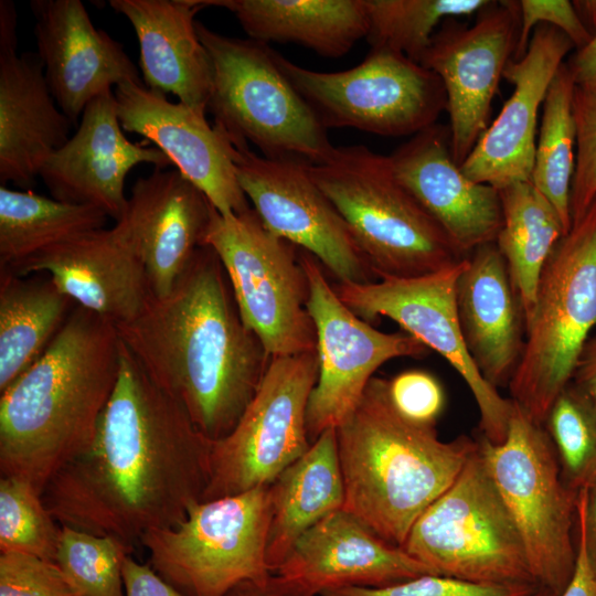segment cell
<instances>
[{
  "label": "cell",
  "instance_id": "21",
  "mask_svg": "<svg viewBox=\"0 0 596 596\" xmlns=\"http://www.w3.org/2000/svg\"><path fill=\"white\" fill-rule=\"evenodd\" d=\"M38 55L61 110L78 125L86 106L124 82H142L123 45L96 29L79 0H33Z\"/></svg>",
  "mask_w": 596,
  "mask_h": 596
},
{
  "label": "cell",
  "instance_id": "30",
  "mask_svg": "<svg viewBox=\"0 0 596 596\" xmlns=\"http://www.w3.org/2000/svg\"><path fill=\"white\" fill-rule=\"evenodd\" d=\"M269 492L266 562L275 573L306 531L343 509L345 493L336 428L323 432L300 458L280 472L269 485Z\"/></svg>",
  "mask_w": 596,
  "mask_h": 596
},
{
  "label": "cell",
  "instance_id": "47",
  "mask_svg": "<svg viewBox=\"0 0 596 596\" xmlns=\"http://www.w3.org/2000/svg\"><path fill=\"white\" fill-rule=\"evenodd\" d=\"M570 384L596 414V336H590L584 344Z\"/></svg>",
  "mask_w": 596,
  "mask_h": 596
},
{
  "label": "cell",
  "instance_id": "32",
  "mask_svg": "<svg viewBox=\"0 0 596 596\" xmlns=\"http://www.w3.org/2000/svg\"><path fill=\"white\" fill-rule=\"evenodd\" d=\"M498 191L502 224L494 243L505 260L528 321L542 269L566 230L554 206L531 181L514 182Z\"/></svg>",
  "mask_w": 596,
  "mask_h": 596
},
{
  "label": "cell",
  "instance_id": "13",
  "mask_svg": "<svg viewBox=\"0 0 596 596\" xmlns=\"http://www.w3.org/2000/svg\"><path fill=\"white\" fill-rule=\"evenodd\" d=\"M318 374L317 351L272 358L236 426L213 440L201 501L269 486L310 448L306 416Z\"/></svg>",
  "mask_w": 596,
  "mask_h": 596
},
{
  "label": "cell",
  "instance_id": "42",
  "mask_svg": "<svg viewBox=\"0 0 596 596\" xmlns=\"http://www.w3.org/2000/svg\"><path fill=\"white\" fill-rule=\"evenodd\" d=\"M389 396L405 418L422 425H436L441 415L446 395L443 385L432 373L413 369L387 380Z\"/></svg>",
  "mask_w": 596,
  "mask_h": 596
},
{
  "label": "cell",
  "instance_id": "2",
  "mask_svg": "<svg viewBox=\"0 0 596 596\" xmlns=\"http://www.w3.org/2000/svg\"><path fill=\"white\" fill-rule=\"evenodd\" d=\"M116 328L148 375L211 440L233 430L272 361L241 319L222 263L205 245L169 294L151 295L135 319Z\"/></svg>",
  "mask_w": 596,
  "mask_h": 596
},
{
  "label": "cell",
  "instance_id": "16",
  "mask_svg": "<svg viewBox=\"0 0 596 596\" xmlns=\"http://www.w3.org/2000/svg\"><path fill=\"white\" fill-rule=\"evenodd\" d=\"M238 183L264 226L315 256L340 283L373 281L374 274L344 220L298 158H268L235 148Z\"/></svg>",
  "mask_w": 596,
  "mask_h": 596
},
{
  "label": "cell",
  "instance_id": "28",
  "mask_svg": "<svg viewBox=\"0 0 596 596\" xmlns=\"http://www.w3.org/2000/svg\"><path fill=\"white\" fill-rule=\"evenodd\" d=\"M132 25L139 43L143 84L206 111L212 65L199 39L195 14L201 0H110Z\"/></svg>",
  "mask_w": 596,
  "mask_h": 596
},
{
  "label": "cell",
  "instance_id": "17",
  "mask_svg": "<svg viewBox=\"0 0 596 596\" xmlns=\"http://www.w3.org/2000/svg\"><path fill=\"white\" fill-rule=\"evenodd\" d=\"M519 29V1H490L472 25L445 20L421 58L419 64L444 85L450 149L459 166L488 127L491 103L513 58Z\"/></svg>",
  "mask_w": 596,
  "mask_h": 596
},
{
  "label": "cell",
  "instance_id": "51",
  "mask_svg": "<svg viewBox=\"0 0 596 596\" xmlns=\"http://www.w3.org/2000/svg\"><path fill=\"white\" fill-rule=\"evenodd\" d=\"M572 2L579 19L593 35L596 32V0H577Z\"/></svg>",
  "mask_w": 596,
  "mask_h": 596
},
{
  "label": "cell",
  "instance_id": "9",
  "mask_svg": "<svg viewBox=\"0 0 596 596\" xmlns=\"http://www.w3.org/2000/svg\"><path fill=\"white\" fill-rule=\"evenodd\" d=\"M478 444L522 538L535 583L558 596L575 566L578 492L564 481L549 434L513 403L505 439L491 444L481 437Z\"/></svg>",
  "mask_w": 596,
  "mask_h": 596
},
{
  "label": "cell",
  "instance_id": "19",
  "mask_svg": "<svg viewBox=\"0 0 596 596\" xmlns=\"http://www.w3.org/2000/svg\"><path fill=\"white\" fill-rule=\"evenodd\" d=\"M574 47L558 29L539 24L519 60H511L503 77L513 92L498 116L460 166L472 181L500 190L530 181L539 130V114L547 89Z\"/></svg>",
  "mask_w": 596,
  "mask_h": 596
},
{
  "label": "cell",
  "instance_id": "50",
  "mask_svg": "<svg viewBox=\"0 0 596 596\" xmlns=\"http://www.w3.org/2000/svg\"><path fill=\"white\" fill-rule=\"evenodd\" d=\"M587 535L589 549L596 560V482L588 490Z\"/></svg>",
  "mask_w": 596,
  "mask_h": 596
},
{
  "label": "cell",
  "instance_id": "5",
  "mask_svg": "<svg viewBox=\"0 0 596 596\" xmlns=\"http://www.w3.org/2000/svg\"><path fill=\"white\" fill-rule=\"evenodd\" d=\"M309 170L377 279L422 276L467 258L400 183L387 156L334 147Z\"/></svg>",
  "mask_w": 596,
  "mask_h": 596
},
{
  "label": "cell",
  "instance_id": "11",
  "mask_svg": "<svg viewBox=\"0 0 596 596\" xmlns=\"http://www.w3.org/2000/svg\"><path fill=\"white\" fill-rule=\"evenodd\" d=\"M269 486L199 501L183 521L143 535L151 567L184 596H225L244 581H264Z\"/></svg>",
  "mask_w": 596,
  "mask_h": 596
},
{
  "label": "cell",
  "instance_id": "6",
  "mask_svg": "<svg viewBox=\"0 0 596 596\" xmlns=\"http://www.w3.org/2000/svg\"><path fill=\"white\" fill-rule=\"evenodd\" d=\"M212 65L206 111L235 148L255 145L268 158L316 164L333 146L327 129L280 68L276 52L252 39L231 38L196 21Z\"/></svg>",
  "mask_w": 596,
  "mask_h": 596
},
{
  "label": "cell",
  "instance_id": "27",
  "mask_svg": "<svg viewBox=\"0 0 596 596\" xmlns=\"http://www.w3.org/2000/svg\"><path fill=\"white\" fill-rule=\"evenodd\" d=\"M36 53L0 52V182L31 190L46 160L71 138Z\"/></svg>",
  "mask_w": 596,
  "mask_h": 596
},
{
  "label": "cell",
  "instance_id": "24",
  "mask_svg": "<svg viewBox=\"0 0 596 596\" xmlns=\"http://www.w3.org/2000/svg\"><path fill=\"white\" fill-rule=\"evenodd\" d=\"M9 269L21 276L46 273L75 305L115 324L135 319L151 296L140 259L115 226L71 238Z\"/></svg>",
  "mask_w": 596,
  "mask_h": 596
},
{
  "label": "cell",
  "instance_id": "49",
  "mask_svg": "<svg viewBox=\"0 0 596 596\" xmlns=\"http://www.w3.org/2000/svg\"><path fill=\"white\" fill-rule=\"evenodd\" d=\"M17 10L10 0L0 1V52L17 51Z\"/></svg>",
  "mask_w": 596,
  "mask_h": 596
},
{
  "label": "cell",
  "instance_id": "10",
  "mask_svg": "<svg viewBox=\"0 0 596 596\" xmlns=\"http://www.w3.org/2000/svg\"><path fill=\"white\" fill-rule=\"evenodd\" d=\"M222 263L238 313L272 358L317 351L309 281L296 246L269 232L254 209L214 207L203 236Z\"/></svg>",
  "mask_w": 596,
  "mask_h": 596
},
{
  "label": "cell",
  "instance_id": "22",
  "mask_svg": "<svg viewBox=\"0 0 596 596\" xmlns=\"http://www.w3.org/2000/svg\"><path fill=\"white\" fill-rule=\"evenodd\" d=\"M387 157L400 183L464 256L496 242L502 224L499 191L461 171L448 127L435 124Z\"/></svg>",
  "mask_w": 596,
  "mask_h": 596
},
{
  "label": "cell",
  "instance_id": "3",
  "mask_svg": "<svg viewBox=\"0 0 596 596\" xmlns=\"http://www.w3.org/2000/svg\"><path fill=\"white\" fill-rule=\"evenodd\" d=\"M116 324L75 305L41 356L0 392V475L42 493L92 444L116 386Z\"/></svg>",
  "mask_w": 596,
  "mask_h": 596
},
{
  "label": "cell",
  "instance_id": "1",
  "mask_svg": "<svg viewBox=\"0 0 596 596\" xmlns=\"http://www.w3.org/2000/svg\"><path fill=\"white\" fill-rule=\"evenodd\" d=\"M212 445L121 342L118 380L91 446L52 477L42 500L61 526L132 551L202 500Z\"/></svg>",
  "mask_w": 596,
  "mask_h": 596
},
{
  "label": "cell",
  "instance_id": "40",
  "mask_svg": "<svg viewBox=\"0 0 596 596\" xmlns=\"http://www.w3.org/2000/svg\"><path fill=\"white\" fill-rule=\"evenodd\" d=\"M535 584H478L428 574L384 587H343L321 596H530Z\"/></svg>",
  "mask_w": 596,
  "mask_h": 596
},
{
  "label": "cell",
  "instance_id": "45",
  "mask_svg": "<svg viewBox=\"0 0 596 596\" xmlns=\"http://www.w3.org/2000/svg\"><path fill=\"white\" fill-rule=\"evenodd\" d=\"M125 596H184L166 582L150 564H142L128 554L123 563Z\"/></svg>",
  "mask_w": 596,
  "mask_h": 596
},
{
  "label": "cell",
  "instance_id": "43",
  "mask_svg": "<svg viewBox=\"0 0 596 596\" xmlns=\"http://www.w3.org/2000/svg\"><path fill=\"white\" fill-rule=\"evenodd\" d=\"M520 29L518 44L512 60L521 58L530 43L534 28L547 24L558 29L577 50L585 46L592 34L579 19L572 1L568 0H520Z\"/></svg>",
  "mask_w": 596,
  "mask_h": 596
},
{
  "label": "cell",
  "instance_id": "33",
  "mask_svg": "<svg viewBox=\"0 0 596 596\" xmlns=\"http://www.w3.org/2000/svg\"><path fill=\"white\" fill-rule=\"evenodd\" d=\"M107 214L74 204L0 187V267H13L82 234L104 228Z\"/></svg>",
  "mask_w": 596,
  "mask_h": 596
},
{
  "label": "cell",
  "instance_id": "7",
  "mask_svg": "<svg viewBox=\"0 0 596 596\" xmlns=\"http://www.w3.org/2000/svg\"><path fill=\"white\" fill-rule=\"evenodd\" d=\"M596 328V200L562 236L539 279L511 401L543 425Z\"/></svg>",
  "mask_w": 596,
  "mask_h": 596
},
{
  "label": "cell",
  "instance_id": "35",
  "mask_svg": "<svg viewBox=\"0 0 596 596\" xmlns=\"http://www.w3.org/2000/svg\"><path fill=\"white\" fill-rule=\"evenodd\" d=\"M371 47L398 52L419 63L447 19L478 13L487 0H365Z\"/></svg>",
  "mask_w": 596,
  "mask_h": 596
},
{
  "label": "cell",
  "instance_id": "37",
  "mask_svg": "<svg viewBox=\"0 0 596 596\" xmlns=\"http://www.w3.org/2000/svg\"><path fill=\"white\" fill-rule=\"evenodd\" d=\"M131 552L113 538L62 526L55 563L79 596H125L123 563Z\"/></svg>",
  "mask_w": 596,
  "mask_h": 596
},
{
  "label": "cell",
  "instance_id": "18",
  "mask_svg": "<svg viewBox=\"0 0 596 596\" xmlns=\"http://www.w3.org/2000/svg\"><path fill=\"white\" fill-rule=\"evenodd\" d=\"M114 94L123 129L153 142L219 213L251 209L236 177L235 147L222 129L207 123L206 111L172 103L142 82H124Z\"/></svg>",
  "mask_w": 596,
  "mask_h": 596
},
{
  "label": "cell",
  "instance_id": "31",
  "mask_svg": "<svg viewBox=\"0 0 596 596\" xmlns=\"http://www.w3.org/2000/svg\"><path fill=\"white\" fill-rule=\"evenodd\" d=\"M74 306L49 275L0 267V392L41 356Z\"/></svg>",
  "mask_w": 596,
  "mask_h": 596
},
{
  "label": "cell",
  "instance_id": "36",
  "mask_svg": "<svg viewBox=\"0 0 596 596\" xmlns=\"http://www.w3.org/2000/svg\"><path fill=\"white\" fill-rule=\"evenodd\" d=\"M543 426L566 485L577 492L590 488L596 482V414L570 383L553 402Z\"/></svg>",
  "mask_w": 596,
  "mask_h": 596
},
{
  "label": "cell",
  "instance_id": "48",
  "mask_svg": "<svg viewBox=\"0 0 596 596\" xmlns=\"http://www.w3.org/2000/svg\"><path fill=\"white\" fill-rule=\"evenodd\" d=\"M566 64L576 85L596 84V32Z\"/></svg>",
  "mask_w": 596,
  "mask_h": 596
},
{
  "label": "cell",
  "instance_id": "34",
  "mask_svg": "<svg viewBox=\"0 0 596 596\" xmlns=\"http://www.w3.org/2000/svg\"><path fill=\"white\" fill-rule=\"evenodd\" d=\"M575 81L564 63L555 74L542 106L531 183L560 215L566 233L572 227L571 185L576 160L573 113Z\"/></svg>",
  "mask_w": 596,
  "mask_h": 596
},
{
  "label": "cell",
  "instance_id": "15",
  "mask_svg": "<svg viewBox=\"0 0 596 596\" xmlns=\"http://www.w3.org/2000/svg\"><path fill=\"white\" fill-rule=\"evenodd\" d=\"M298 258L309 281L307 307L316 328L319 362L306 416L312 445L353 412L382 364L397 358L422 359L430 350L404 331L383 332L359 318L340 300L315 256L302 251Z\"/></svg>",
  "mask_w": 596,
  "mask_h": 596
},
{
  "label": "cell",
  "instance_id": "44",
  "mask_svg": "<svg viewBox=\"0 0 596 596\" xmlns=\"http://www.w3.org/2000/svg\"><path fill=\"white\" fill-rule=\"evenodd\" d=\"M589 488L578 491L576 504V560L573 575L558 596H596V560L588 544L587 501Z\"/></svg>",
  "mask_w": 596,
  "mask_h": 596
},
{
  "label": "cell",
  "instance_id": "38",
  "mask_svg": "<svg viewBox=\"0 0 596 596\" xmlns=\"http://www.w3.org/2000/svg\"><path fill=\"white\" fill-rule=\"evenodd\" d=\"M61 530L30 483L0 477V553H24L55 563Z\"/></svg>",
  "mask_w": 596,
  "mask_h": 596
},
{
  "label": "cell",
  "instance_id": "12",
  "mask_svg": "<svg viewBox=\"0 0 596 596\" xmlns=\"http://www.w3.org/2000/svg\"><path fill=\"white\" fill-rule=\"evenodd\" d=\"M276 60L326 129L414 136L435 125L447 107L434 72L387 49L371 47L362 63L331 73L301 67L277 52Z\"/></svg>",
  "mask_w": 596,
  "mask_h": 596
},
{
  "label": "cell",
  "instance_id": "23",
  "mask_svg": "<svg viewBox=\"0 0 596 596\" xmlns=\"http://www.w3.org/2000/svg\"><path fill=\"white\" fill-rule=\"evenodd\" d=\"M213 207L177 169L155 168L136 180L114 226L140 259L152 296L169 294L203 246Z\"/></svg>",
  "mask_w": 596,
  "mask_h": 596
},
{
  "label": "cell",
  "instance_id": "41",
  "mask_svg": "<svg viewBox=\"0 0 596 596\" xmlns=\"http://www.w3.org/2000/svg\"><path fill=\"white\" fill-rule=\"evenodd\" d=\"M0 596H79L56 563L18 552L0 553Z\"/></svg>",
  "mask_w": 596,
  "mask_h": 596
},
{
  "label": "cell",
  "instance_id": "14",
  "mask_svg": "<svg viewBox=\"0 0 596 596\" xmlns=\"http://www.w3.org/2000/svg\"><path fill=\"white\" fill-rule=\"evenodd\" d=\"M465 260L415 277H382L369 283H340V300L372 324L380 317L395 321L461 376L480 414L482 437L501 444L508 434L513 402L503 397L478 371L466 348L456 308V283Z\"/></svg>",
  "mask_w": 596,
  "mask_h": 596
},
{
  "label": "cell",
  "instance_id": "25",
  "mask_svg": "<svg viewBox=\"0 0 596 596\" xmlns=\"http://www.w3.org/2000/svg\"><path fill=\"white\" fill-rule=\"evenodd\" d=\"M275 573L316 595L343 587H384L437 574L344 509L306 531Z\"/></svg>",
  "mask_w": 596,
  "mask_h": 596
},
{
  "label": "cell",
  "instance_id": "4",
  "mask_svg": "<svg viewBox=\"0 0 596 596\" xmlns=\"http://www.w3.org/2000/svg\"><path fill=\"white\" fill-rule=\"evenodd\" d=\"M336 432L343 509L401 547L478 448L468 436L444 441L435 426L405 418L390 400L387 380L379 376Z\"/></svg>",
  "mask_w": 596,
  "mask_h": 596
},
{
  "label": "cell",
  "instance_id": "52",
  "mask_svg": "<svg viewBox=\"0 0 596 596\" xmlns=\"http://www.w3.org/2000/svg\"><path fill=\"white\" fill-rule=\"evenodd\" d=\"M530 596H557V595L547 588L539 586Z\"/></svg>",
  "mask_w": 596,
  "mask_h": 596
},
{
  "label": "cell",
  "instance_id": "20",
  "mask_svg": "<svg viewBox=\"0 0 596 596\" xmlns=\"http://www.w3.org/2000/svg\"><path fill=\"white\" fill-rule=\"evenodd\" d=\"M141 163L161 169L172 164L157 147L126 138L109 91L86 106L75 134L46 160L39 177L55 200L96 206L117 222L128 201L126 177Z\"/></svg>",
  "mask_w": 596,
  "mask_h": 596
},
{
  "label": "cell",
  "instance_id": "39",
  "mask_svg": "<svg viewBox=\"0 0 596 596\" xmlns=\"http://www.w3.org/2000/svg\"><path fill=\"white\" fill-rule=\"evenodd\" d=\"M576 160L571 185L572 225L596 200V84L575 85Z\"/></svg>",
  "mask_w": 596,
  "mask_h": 596
},
{
  "label": "cell",
  "instance_id": "29",
  "mask_svg": "<svg viewBox=\"0 0 596 596\" xmlns=\"http://www.w3.org/2000/svg\"><path fill=\"white\" fill-rule=\"evenodd\" d=\"M228 10L249 39L296 43L324 57H341L366 38L365 0H201Z\"/></svg>",
  "mask_w": 596,
  "mask_h": 596
},
{
  "label": "cell",
  "instance_id": "46",
  "mask_svg": "<svg viewBox=\"0 0 596 596\" xmlns=\"http://www.w3.org/2000/svg\"><path fill=\"white\" fill-rule=\"evenodd\" d=\"M316 594L299 582L273 573L264 581H244L234 586L225 596H315Z\"/></svg>",
  "mask_w": 596,
  "mask_h": 596
},
{
  "label": "cell",
  "instance_id": "8",
  "mask_svg": "<svg viewBox=\"0 0 596 596\" xmlns=\"http://www.w3.org/2000/svg\"><path fill=\"white\" fill-rule=\"evenodd\" d=\"M437 574L478 584H535L517 525L479 444L402 546Z\"/></svg>",
  "mask_w": 596,
  "mask_h": 596
},
{
  "label": "cell",
  "instance_id": "26",
  "mask_svg": "<svg viewBox=\"0 0 596 596\" xmlns=\"http://www.w3.org/2000/svg\"><path fill=\"white\" fill-rule=\"evenodd\" d=\"M456 308L478 371L493 387L508 386L524 351L526 316L494 242L467 256L456 283Z\"/></svg>",
  "mask_w": 596,
  "mask_h": 596
}]
</instances>
